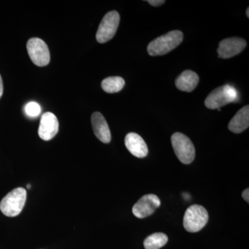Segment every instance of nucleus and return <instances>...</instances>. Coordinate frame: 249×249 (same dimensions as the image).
I'll return each instance as SVG.
<instances>
[{
    "mask_svg": "<svg viewBox=\"0 0 249 249\" xmlns=\"http://www.w3.org/2000/svg\"><path fill=\"white\" fill-rule=\"evenodd\" d=\"M183 39V34L181 31H170L152 40L147 46V52L151 56L165 55L177 48L182 42Z\"/></svg>",
    "mask_w": 249,
    "mask_h": 249,
    "instance_id": "1",
    "label": "nucleus"
},
{
    "mask_svg": "<svg viewBox=\"0 0 249 249\" xmlns=\"http://www.w3.org/2000/svg\"><path fill=\"white\" fill-rule=\"evenodd\" d=\"M238 99L237 89L232 85H225L209 93L205 100V106L210 109H215L229 103L237 102Z\"/></svg>",
    "mask_w": 249,
    "mask_h": 249,
    "instance_id": "2",
    "label": "nucleus"
},
{
    "mask_svg": "<svg viewBox=\"0 0 249 249\" xmlns=\"http://www.w3.org/2000/svg\"><path fill=\"white\" fill-rule=\"evenodd\" d=\"M27 200V191L18 188L10 192L0 203V210L7 217H16L22 212Z\"/></svg>",
    "mask_w": 249,
    "mask_h": 249,
    "instance_id": "3",
    "label": "nucleus"
},
{
    "mask_svg": "<svg viewBox=\"0 0 249 249\" xmlns=\"http://www.w3.org/2000/svg\"><path fill=\"white\" fill-rule=\"evenodd\" d=\"M209 217L208 211L202 206L192 205L185 212L183 227L188 232H199L209 222Z\"/></svg>",
    "mask_w": 249,
    "mask_h": 249,
    "instance_id": "4",
    "label": "nucleus"
},
{
    "mask_svg": "<svg viewBox=\"0 0 249 249\" xmlns=\"http://www.w3.org/2000/svg\"><path fill=\"white\" fill-rule=\"evenodd\" d=\"M172 145L175 155L183 164H190L196 157V148L191 139L180 132L173 134Z\"/></svg>",
    "mask_w": 249,
    "mask_h": 249,
    "instance_id": "5",
    "label": "nucleus"
},
{
    "mask_svg": "<svg viewBox=\"0 0 249 249\" xmlns=\"http://www.w3.org/2000/svg\"><path fill=\"white\" fill-rule=\"evenodd\" d=\"M120 22V16L116 11L107 13L103 18L97 33L96 40L99 43L103 44L111 40L115 36Z\"/></svg>",
    "mask_w": 249,
    "mask_h": 249,
    "instance_id": "6",
    "label": "nucleus"
},
{
    "mask_svg": "<svg viewBox=\"0 0 249 249\" xmlns=\"http://www.w3.org/2000/svg\"><path fill=\"white\" fill-rule=\"evenodd\" d=\"M28 54L31 60L38 67H45L50 62V52L48 46L42 39L33 37L28 41Z\"/></svg>",
    "mask_w": 249,
    "mask_h": 249,
    "instance_id": "7",
    "label": "nucleus"
},
{
    "mask_svg": "<svg viewBox=\"0 0 249 249\" xmlns=\"http://www.w3.org/2000/svg\"><path fill=\"white\" fill-rule=\"evenodd\" d=\"M160 205V198L154 194L145 195L141 197L132 208L135 217L142 219L151 215Z\"/></svg>",
    "mask_w": 249,
    "mask_h": 249,
    "instance_id": "8",
    "label": "nucleus"
},
{
    "mask_svg": "<svg viewBox=\"0 0 249 249\" xmlns=\"http://www.w3.org/2000/svg\"><path fill=\"white\" fill-rule=\"evenodd\" d=\"M247 42L240 37H229L221 41L217 49L219 58H231L240 54L245 47Z\"/></svg>",
    "mask_w": 249,
    "mask_h": 249,
    "instance_id": "9",
    "label": "nucleus"
},
{
    "mask_svg": "<svg viewBox=\"0 0 249 249\" xmlns=\"http://www.w3.org/2000/svg\"><path fill=\"white\" fill-rule=\"evenodd\" d=\"M59 123L56 116L53 113L46 112L41 116L39 125V137L42 140L50 141L58 134Z\"/></svg>",
    "mask_w": 249,
    "mask_h": 249,
    "instance_id": "10",
    "label": "nucleus"
},
{
    "mask_svg": "<svg viewBox=\"0 0 249 249\" xmlns=\"http://www.w3.org/2000/svg\"><path fill=\"white\" fill-rule=\"evenodd\" d=\"M124 144L129 152L138 158H144L148 154V148L143 139L134 132H130L126 135Z\"/></svg>",
    "mask_w": 249,
    "mask_h": 249,
    "instance_id": "11",
    "label": "nucleus"
},
{
    "mask_svg": "<svg viewBox=\"0 0 249 249\" xmlns=\"http://www.w3.org/2000/svg\"><path fill=\"white\" fill-rule=\"evenodd\" d=\"M93 132L101 142L109 143L111 135L109 126L104 116L100 112H94L91 118Z\"/></svg>",
    "mask_w": 249,
    "mask_h": 249,
    "instance_id": "12",
    "label": "nucleus"
},
{
    "mask_svg": "<svg viewBox=\"0 0 249 249\" xmlns=\"http://www.w3.org/2000/svg\"><path fill=\"white\" fill-rule=\"evenodd\" d=\"M249 126V106L242 107L237 111L229 124V129L232 132L240 134L244 132Z\"/></svg>",
    "mask_w": 249,
    "mask_h": 249,
    "instance_id": "13",
    "label": "nucleus"
},
{
    "mask_svg": "<svg viewBox=\"0 0 249 249\" xmlns=\"http://www.w3.org/2000/svg\"><path fill=\"white\" fill-rule=\"evenodd\" d=\"M199 81V76L196 72L191 70H186L177 78L175 85L181 91L191 92L196 89Z\"/></svg>",
    "mask_w": 249,
    "mask_h": 249,
    "instance_id": "14",
    "label": "nucleus"
},
{
    "mask_svg": "<svg viewBox=\"0 0 249 249\" xmlns=\"http://www.w3.org/2000/svg\"><path fill=\"white\" fill-rule=\"evenodd\" d=\"M125 82L120 76L108 77L101 83L102 89L109 93H117L124 88Z\"/></svg>",
    "mask_w": 249,
    "mask_h": 249,
    "instance_id": "15",
    "label": "nucleus"
},
{
    "mask_svg": "<svg viewBox=\"0 0 249 249\" xmlns=\"http://www.w3.org/2000/svg\"><path fill=\"white\" fill-rule=\"evenodd\" d=\"M168 241V236L163 232L152 234L144 240L143 245L145 249H160L166 245Z\"/></svg>",
    "mask_w": 249,
    "mask_h": 249,
    "instance_id": "16",
    "label": "nucleus"
},
{
    "mask_svg": "<svg viewBox=\"0 0 249 249\" xmlns=\"http://www.w3.org/2000/svg\"><path fill=\"white\" fill-rule=\"evenodd\" d=\"M41 111L42 109H41L40 105L37 103L34 102V101L28 103L24 107V111H25L26 114L31 118L37 117L40 115Z\"/></svg>",
    "mask_w": 249,
    "mask_h": 249,
    "instance_id": "17",
    "label": "nucleus"
},
{
    "mask_svg": "<svg viewBox=\"0 0 249 249\" xmlns=\"http://www.w3.org/2000/svg\"><path fill=\"white\" fill-rule=\"evenodd\" d=\"M147 2L153 6H160L165 2L164 0H147Z\"/></svg>",
    "mask_w": 249,
    "mask_h": 249,
    "instance_id": "18",
    "label": "nucleus"
},
{
    "mask_svg": "<svg viewBox=\"0 0 249 249\" xmlns=\"http://www.w3.org/2000/svg\"><path fill=\"white\" fill-rule=\"evenodd\" d=\"M242 197L245 199L247 202H249V188H247V189L245 190L242 193Z\"/></svg>",
    "mask_w": 249,
    "mask_h": 249,
    "instance_id": "19",
    "label": "nucleus"
},
{
    "mask_svg": "<svg viewBox=\"0 0 249 249\" xmlns=\"http://www.w3.org/2000/svg\"><path fill=\"white\" fill-rule=\"evenodd\" d=\"M3 91H4V86H3L2 78H1V75H0V98L2 96Z\"/></svg>",
    "mask_w": 249,
    "mask_h": 249,
    "instance_id": "20",
    "label": "nucleus"
},
{
    "mask_svg": "<svg viewBox=\"0 0 249 249\" xmlns=\"http://www.w3.org/2000/svg\"><path fill=\"white\" fill-rule=\"evenodd\" d=\"M247 17L249 18V8L247 10Z\"/></svg>",
    "mask_w": 249,
    "mask_h": 249,
    "instance_id": "21",
    "label": "nucleus"
},
{
    "mask_svg": "<svg viewBox=\"0 0 249 249\" xmlns=\"http://www.w3.org/2000/svg\"><path fill=\"white\" fill-rule=\"evenodd\" d=\"M27 188H29H29H31V185L30 184H28L27 185Z\"/></svg>",
    "mask_w": 249,
    "mask_h": 249,
    "instance_id": "22",
    "label": "nucleus"
},
{
    "mask_svg": "<svg viewBox=\"0 0 249 249\" xmlns=\"http://www.w3.org/2000/svg\"><path fill=\"white\" fill-rule=\"evenodd\" d=\"M217 110L218 111H221V108H218Z\"/></svg>",
    "mask_w": 249,
    "mask_h": 249,
    "instance_id": "23",
    "label": "nucleus"
}]
</instances>
